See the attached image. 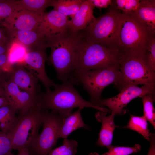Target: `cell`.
I'll return each instance as SVG.
<instances>
[{"label":"cell","mask_w":155,"mask_h":155,"mask_svg":"<svg viewBox=\"0 0 155 155\" xmlns=\"http://www.w3.org/2000/svg\"><path fill=\"white\" fill-rule=\"evenodd\" d=\"M139 0H126L122 10L123 13L131 14L137 9L140 4Z\"/></svg>","instance_id":"obj_33"},{"label":"cell","mask_w":155,"mask_h":155,"mask_svg":"<svg viewBox=\"0 0 155 155\" xmlns=\"http://www.w3.org/2000/svg\"><path fill=\"white\" fill-rule=\"evenodd\" d=\"M10 42V39L7 37L3 30L0 28V43L7 45Z\"/></svg>","instance_id":"obj_36"},{"label":"cell","mask_w":155,"mask_h":155,"mask_svg":"<svg viewBox=\"0 0 155 155\" xmlns=\"http://www.w3.org/2000/svg\"><path fill=\"white\" fill-rule=\"evenodd\" d=\"M42 16L21 8L12 16L3 27L6 30H37Z\"/></svg>","instance_id":"obj_15"},{"label":"cell","mask_w":155,"mask_h":155,"mask_svg":"<svg viewBox=\"0 0 155 155\" xmlns=\"http://www.w3.org/2000/svg\"><path fill=\"white\" fill-rule=\"evenodd\" d=\"M6 30L10 41H16L21 44L27 49L28 51L38 48L48 47L46 38L37 30Z\"/></svg>","instance_id":"obj_16"},{"label":"cell","mask_w":155,"mask_h":155,"mask_svg":"<svg viewBox=\"0 0 155 155\" xmlns=\"http://www.w3.org/2000/svg\"><path fill=\"white\" fill-rule=\"evenodd\" d=\"M116 96L108 98L101 99L97 105L105 106L111 111V113L116 115L124 114L126 111L124 108L132 100L142 97L146 94L155 95V85H144L141 87L137 85H128L123 88Z\"/></svg>","instance_id":"obj_10"},{"label":"cell","mask_w":155,"mask_h":155,"mask_svg":"<svg viewBox=\"0 0 155 155\" xmlns=\"http://www.w3.org/2000/svg\"><path fill=\"white\" fill-rule=\"evenodd\" d=\"M107 148L108 151L100 155L94 152L88 155H129L140 152L141 147L139 144H135L132 147L115 146L111 145Z\"/></svg>","instance_id":"obj_29"},{"label":"cell","mask_w":155,"mask_h":155,"mask_svg":"<svg viewBox=\"0 0 155 155\" xmlns=\"http://www.w3.org/2000/svg\"><path fill=\"white\" fill-rule=\"evenodd\" d=\"M83 109L79 108L76 111L64 118L58 133V139H67L70 133L80 128L89 129V126L84 123L82 119L81 111Z\"/></svg>","instance_id":"obj_20"},{"label":"cell","mask_w":155,"mask_h":155,"mask_svg":"<svg viewBox=\"0 0 155 155\" xmlns=\"http://www.w3.org/2000/svg\"><path fill=\"white\" fill-rule=\"evenodd\" d=\"M142 59L151 71H155V35L148 39L142 54Z\"/></svg>","instance_id":"obj_27"},{"label":"cell","mask_w":155,"mask_h":155,"mask_svg":"<svg viewBox=\"0 0 155 155\" xmlns=\"http://www.w3.org/2000/svg\"><path fill=\"white\" fill-rule=\"evenodd\" d=\"M6 80L13 82L20 88L36 97H38L42 92L40 87L37 85L38 80L22 63L12 65L6 75Z\"/></svg>","instance_id":"obj_13"},{"label":"cell","mask_w":155,"mask_h":155,"mask_svg":"<svg viewBox=\"0 0 155 155\" xmlns=\"http://www.w3.org/2000/svg\"><path fill=\"white\" fill-rule=\"evenodd\" d=\"M69 20L53 9L44 13L37 30L46 38L62 34L69 30Z\"/></svg>","instance_id":"obj_12"},{"label":"cell","mask_w":155,"mask_h":155,"mask_svg":"<svg viewBox=\"0 0 155 155\" xmlns=\"http://www.w3.org/2000/svg\"><path fill=\"white\" fill-rule=\"evenodd\" d=\"M119 58L116 50L91 42L81 34L74 51L73 72L107 67L118 63Z\"/></svg>","instance_id":"obj_3"},{"label":"cell","mask_w":155,"mask_h":155,"mask_svg":"<svg viewBox=\"0 0 155 155\" xmlns=\"http://www.w3.org/2000/svg\"><path fill=\"white\" fill-rule=\"evenodd\" d=\"M155 95L146 94L143 96V116L155 128V110L153 106Z\"/></svg>","instance_id":"obj_28"},{"label":"cell","mask_w":155,"mask_h":155,"mask_svg":"<svg viewBox=\"0 0 155 155\" xmlns=\"http://www.w3.org/2000/svg\"><path fill=\"white\" fill-rule=\"evenodd\" d=\"M118 63L121 73L120 90L128 85H155V72L148 68L142 58L119 57Z\"/></svg>","instance_id":"obj_8"},{"label":"cell","mask_w":155,"mask_h":155,"mask_svg":"<svg viewBox=\"0 0 155 155\" xmlns=\"http://www.w3.org/2000/svg\"><path fill=\"white\" fill-rule=\"evenodd\" d=\"M48 112L37 104L19 112L14 128L6 134L11 141L13 150L28 149L39 135V129Z\"/></svg>","instance_id":"obj_5"},{"label":"cell","mask_w":155,"mask_h":155,"mask_svg":"<svg viewBox=\"0 0 155 155\" xmlns=\"http://www.w3.org/2000/svg\"><path fill=\"white\" fill-rule=\"evenodd\" d=\"M64 119L56 112H47L41 133L28 150L30 155H48L57 143L58 133Z\"/></svg>","instance_id":"obj_9"},{"label":"cell","mask_w":155,"mask_h":155,"mask_svg":"<svg viewBox=\"0 0 155 155\" xmlns=\"http://www.w3.org/2000/svg\"><path fill=\"white\" fill-rule=\"evenodd\" d=\"M0 97H6L5 93L2 84L0 83Z\"/></svg>","instance_id":"obj_39"},{"label":"cell","mask_w":155,"mask_h":155,"mask_svg":"<svg viewBox=\"0 0 155 155\" xmlns=\"http://www.w3.org/2000/svg\"><path fill=\"white\" fill-rule=\"evenodd\" d=\"M121 78L119 66L117 63L101 69L74 72L69 80L74 85L81 84L90 95V102L97 106L104 89L112 84L118 88Z\"/></svg>","instance_id":"obj_6"},{"label":"cell","mask_w":155,"mask_h":155,"mask_svg":"<svg viewBox=\"0 0 155 155\" xmlns=\"http://www.w3.org/2000/svg\"><path fill=\"white\" fill-rule=\"evenodd\" d=\"M94 7L100 9L106 8L111 5L112 0H90Z\"/></svg>","instance_id":"obj_34"},{"label":"cell","mask_w":155,"mask_h":155,"mask_svg":"<svg viewBox=\"0 0 155 155\" xmlns=\"http://www.w3.org/2000/svg\"><path fill=\"white\" fill-rule=\"evenodd\" d=\"M11 67L7 62V53L0 55V83L5 80L6 76Z\"/></svg>","instance_id":"obj_32"},{"label":"cell","mask_w":155,"mask_h":155,"mask_svg":"<svg viewBox=\"0 0 155 155\" xmlns=\"http://www.w3.org/2000/svg\"><path fill=\"white\" fill-rule=\"evenodd\" d=\"M18 112L11 104L0 108V131L6 134L13 129L17 120Z\"/></svg>","instance_id":"obj_21"},{"label":"cell","mask_w":155,"mask_h":155,"mask_svg":"<svg viewBox=\"0 0 155 155\" xmlns=\"http://www.w3.org/2000/svg\"><path fill=\"white\" fill-rule=\"evenodd\" d=\"M108 10L81 31L82 37L93 42L116 50V39L121 13L112 5Z\"/></svg>","instance_id":"obj_7"},{"label":"cell","mask_w":155,"mask_h":155,"mask_svg":"<svg viewBox=\"0 0 155 155\" xmlns=\"http://www.w3.org/2000/svg\"><path fill=\"white\" fill-rule=\"evenodd\" d=\"M152 35L131 16L121 13L116 39L119 57L142 58L147 42Z\"/></svg>","instance_id":"obj_4"},{"label":"cell","mask_w":155,"mask_h":155,"mask_svg":"<svg viewBox=\"0 0 155 155\" xmlns=\"http://www.w3.org/2000/svg\"><path fill=\"white\" fill-rule=\"evenodd\" d=\"M28 50L24 45L16 41H10L7 52L8 65L22 62Z\"/></svg>","instance_id":"obj_24"},{"label":"cell","mask_w":155,"mask_h":155,"mask_svg":"<svg viewBox=\"0 0 155 155\" xmlns=\"http://www.w3.org/2000/svg\"><path fill=\"white\" fill-rule=\"evenodd\" d=\"M84 0H52L51 6L53 9L64 16L74 17Z\"/></svg>","instance_id":"obj_22"},{"label":"cell","mask_w":155,"mask_h":155,"mask_svg":"<svg viewBox=\"0 0 155 155\" xmlns=\"http://www.w3.org/2000/svg\"><path fill=\"white\" fill-rule=\"evenodd\" d=\"M130 15L150 34L155 35V0H140L137 9Z\"/></svg>","instance_id":"obj_17"},{"label":"cell","mask_w":155,"mask_h":155,"mask_svg":"<svg viewBox=\"0 0 155 155\" xmlns=\"http://www.w3.org/2000/svg\"><path fill=\"white\" fill-rule=\"evenodd\" d=\"M81 36V31L69 30L64 34L46 38L50 55L47 60L54 67L57 78L62 82L68 80L74 71L73 60L76 45Z\"/></svg>","instance_id":"obj_2"},{"label":"cell","mask_w":155,"mask_h":155,"mask_svg":"<svg viewBox=\"0 0 155 155\" xmlns=\"http://www.w3.org/2000/svg\"><path fill=\"white\" fill-rule=\"evenodd\" d=\"M94 7L90 0H84L74 17L69 20V30L73 32L82 31L96 19Z\"/></svg>","instance_id":"obj_19"},{"label":"cell","mask_w":155,"mask_h":155,"mask_svg":"<svg viewBox=\"0 0 155 155\" xmlns=\"http://www.w3.org/2000/svg\"><path fill=\"white\" fill-rule=\"evenodd\" d=\"M149 141L150 146L147 155H155V134H151Z\"/></svg>","instance_id":"obj_35"},{"label":"cell","mask_w":155,"mask_h":155,"mask_svg":"<svg viewBox=\"0 0 155 155\" xmlns=\"http://www.w3.org/2000/svg\"><path fill=\"white\" fill-rule=\"evenodd\" d=\"M6 96L11 104L19 112L37 104L39 96L36 97L19 88L13 82L6 80L2 83Z\"/></svg>","instance_id":"obj_14"},{"label":"cell","mask_w":155,"mask_h":155,"mask_svg":"<svg viewBox=\"0 0 155 155\" xmlns=\"http://www.w3.org/2000/svg\"><path fill=\"white\" fill-rule=\"evenodd\" d=\"M74 85L68 80L61 84H57L53 91L42 92L38 104L42 108L51 109L64 118L69 116L73 110L76 108H91L100 111L110 112L107 108L94 105L84 100L75 88Z\"/></svg>","instance_id":"obj_1"},{"label":"cell","mask_w":155,"mask_h":155,"mask_svg":"<svg viewBox=\"0 0 155 155\" xmlns=\"http://www.w3.org/2000/svg\"><path fill=\"white\" fill-rule=\"evenodd\" d=\"M9 44L5 45L0 43V55L7 53Z\"/></svg>","instance_id":"obj_37"},{"label":"cell","mask_w":155,"mask_h":155,"mask_svg":"<svg viewBox=\"0 0 155 155\" xmlns=\"http://www.w3.org/2000/svg\"><path fill=\"white\" fill-rule=\"evenodd\" d=\"M107 113L106 112L99 111L95 114L96 120L102 123L96 144L98 146L107 148L111 145L115 129L119 127L114 122L115 115L111 113V115L107 116Z\"/></svg>","instance_id":"obj_18"},{"label":"cell","mask_w":155,"mask_h":155,"mask_svg":"<svg viewBox=\"0 0 155 155\" xmlns=\"http://www.w3.org/2000/svg\"><path fill=\"white\" fill-rule=\"evenodd\" d=\"M46 48H38L28 51L23 63L26 67L40 81L44 86L46 91L54 87L57 84L50 79L46 71L45 63L47 60L46 52Z\"/></svg>","instance_id":"obj_11"},{"label":"cell","mask_w":155,"mask_h":155,"mask_svg":"<svg viewBox=\"0 0 155 155\" xmlns=\"http://www.w3.org/2000/svg\"><path fill=\"white\" fill-rule=\"evenodd\" d=\"M12 150L10 140L5 133L0 131V155H8Z\"/></svg>","instance_id":"obj_31"},{"label":"cell","mask_w":155,"mask_h":155,"mask_svg":"<svg viewBox=\"0 0 155 155\" xmlns=\"http://www.w3.org/2000/svg\"><path fill=\"white\" fill-rule=\"evenodd\" d=\"M148 121L143 116L131 115L127 124L123 127L136 131L149 141L151 133L148 128Z\"/></svg>","instance_id":"obj_23"},{"label":"cell","mask_w":155,"mask_h":155,"mask_svg":"<svg viewBox=\"0 0 155 155\" xmlns=\"http://www.w3.org/2000/svg\"><path fill=\"white\" fill-rule=\"evenodd\" d=\"M18 153L16 155H30L28 150L26 149H23L18 150ZM8 155H15L12 152L10 153Z\"/></svg>","instance_id":"obj_38"},{"label":"cell","mask_w":155,"mask_h":155,"mask_svg":"<svg viewBox=\"0 0 155 155\" xmlns=\"http://www.w3.org/2000/svg\"><path fill=\"white\" fill-rule=\"evenodd\" d=\"M52 0H20L18 2L22 9L42 16L45 9L51 6Z\"/></svg>","instance_id":"obj_26"},{"label":"cell","mask_w":155,"mask_h":155,"mask_svg":"<svg viewBox=\"0 0 155 155\" xmlns=\"http://www.w3.org/2000/svg\"><path fill=\"white\" fill-rule=\"evenodd\" d=\"M21 9L18 0H0V25L3 27L12 16Z\"/></svg>","instance_id":"obj_25"},{"label":"cell","mask_w":155,"mask_h":155,"mask_svg":"<svg viewBox=\"0 0 155 155\" xmlns=\"http://www.w3.org/2000/svg\"><path fill=\"white\" fill-rule=\"evenodd\" d=\"M78 143L74 140L64 139L61 146L52 149L48 155H75Z\"/></svg>","instance_id":"obj_30"}]
</instances>
